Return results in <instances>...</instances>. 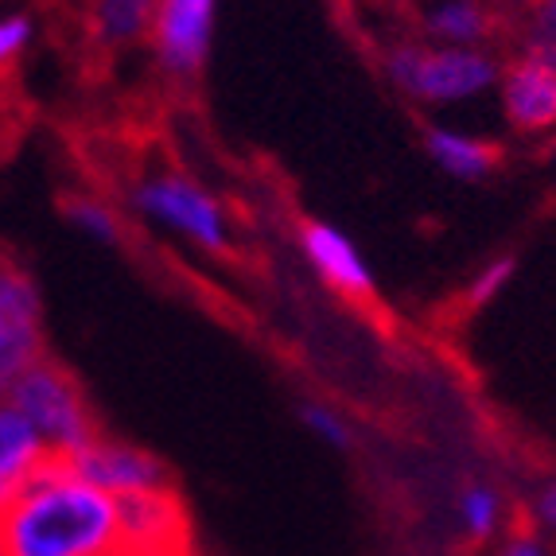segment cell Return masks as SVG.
Returning a JSON list of instances; mask_svg holds the SVG:
<instances>
[{
    "label": "cell",
    "instance_id": "1",
    "mask_svg": "<svg viewBox=\"0 0 556 556\" xmlns=\"http://www.w3.org/2000/svg\"><path fill=\"white\" fill-rule=\"evenodd\" d=\"M0 545L9 556H110L117 553V502L63 459H47L0 510Z\"/></svg>",
    "mask_w": 556,
    "mask_h": 556
},
{
    "label": "cell",
    "instance_id": "2",
    "mask_svg": "<svg viewBox=\"0 0 556 556\" xmlns=\"http://www.w3.org/2000/svg\"><path fill=\"white\" fill-rule=\"evenodd\" d=\"M4 405H12L20 417L28 420L31 432L51 452V459H63V455L78 452L98 437V420H93V408L86 401L83 386L63 362L47 358V354H39L28 370L12 381L9 393H4Z\"/></svg>",
    "mask_w": 556,
    "mask_h": 556
},
{
    "label": "cell",
    "instance_id": "3",
    "mask_svg": "<svg viewBox=\"0 0 556 556\" xmlns=\"http://www.w3.org/2000/svg\"><path fill=\"white\" fill-rule=\"evenodd\" d=\"M386 75L420 105H464L498 86L502 66L482 47H397Z\"/></svg>",
    "mask_w": 556,
    "mask_h": 556
},
{
    "label": "cell",
    "instance_id": "4",
    "mask_svg": "<svg viewBox=\"0 0 556 556\" xmlns=\"http://www.w3.org/2000/svg\"><path fill=\"white\" fill-rule=\"evenodd\" d=\"M132 206L152 226H164L167 233H176L179 241L195 245V250H230V218H226L223 203L206 187H199L195 179L176 176V172H160V176L140 179L132 187Z\"/></svg>",
    "mask_w": 556,
    "mask_h": 556
},
{
    "label": "cell",
    "instance_id": "5",
    "mask_svg": "<svg viewBox=\"0 0 556 556\" xmlns=\"http://www.w3.org/2000/svg\"><path fill=\"white\" fill-rule=\"evenodd\" d=\"M39 354H43L39 285L16 257L0 253V401Z\"/></svg>",
    "mask_w": 556,
    "mask_h": 556
},
{
    "label": "cell",
    "instance_id": "6",
    "mask_svg": "<svg viewBox=\"0 0 556 556\" xmlns=\"http://www.w3.org/2000/svg\"><path fill=\"white\" fill-rule=\"evenodd\" d=\"M63 464L83 482L110 494L113 502L129 498V494L164 491L167 486V467L160 464V455L144 452V447L129 444V440H110L102 432L90 444L78 447V452L63 455Z\"/></svg>",
    "mask_w": 556,
    "mask_h": 556
},
{
    "label": "cell",
    "instance_id": "7",
    "mask_svg": "<svg viewBox=\"0 0 556 556\" xmlns=\"http://www.w3.org/2000/svg\"><path fill=\"white\" fill-rule=\"evenodd\" d=\"M187 548H191L187 514L172 486L117 498V553L187 556Z\"/></svg>",
    "mask_w": 556,
    "mask_h": 556
},
{
    "label": "cell",
    "instance_id": "8",
    "mask_svg": "<svg viewBox=\"0 0 556 556\" xmlns=\"http://www.w3.org/2000/svg\"><path fill=\"white\" fill-rule=\"evenodd\" d=\"M218 0H160L152 20V43L172 75H195L214 39Z\"/></svg>",
    "mask_w": 556,
    "mask_h": 556
},
{
    "label": "cell",
    "instance_id": "9",
    "mask_svg": "<svg viewBox=\"0 0 556 556\" xmlns=\"http://www.w3.org/2000/svg\"><path fill=\"white\" fill-rule=\"evenodd\" d=\"M502 113L518 132L556 129V66L526 55L498 75Z\"/></svg>",
    "mask_w": 556,
    "mask_h": 556
},
{
    "label": "cell",
    "instance_id": "10",
    "mask_svg": "<svg viewBox=\"0 0 556 556\" xmlns=\"http://www.w3.org/2000/svg\"><path fill=\"white\" fill-rule=\"evenodd\" d=\"M300 250H304L307 265L324 277V285H331L343 296H374V269L370 261L362 257V250L354 245L351 233H343L331 223H307L300 230Z\"/></svg>",
    "mask_w": 556,
    "mask_h": 556
},
{
    "label": "cell",
    "instance_id": "11",
    "mask_svg": "<svg viewBox=\"0 0 556 556\" xmlns=\"http://www.w3.org/2000/svg\"><path fill=\"white\" fill-rule=\"evenodd\" d=\"M51 459L43 440L31 432V425L16 408L0 401V510L31 482V475Z\"/></svg>",
    "mask_w": 556,
    "mask_h": 556
},
{
    "label": "cell",
    "instance_id": "12",
    "mask_svg": "<svg viewBox=\"0 0 556 556\" xmlns=\"http://www.w3.org/2000/svg\"><path fill=\"white\" fill-rule=\"evenodd\" d=\"M425 152L432 156V164L444 167L447 176L455 179H482L491 176L494 164H498V149L491 140L452 129V125H432L425 132Z\"/></svg>",
    "mask_w": 556,
    "mask_h": 556
},
{
    "label": "cell",
    "instance_id": "13",
    "mask_svg": "<svg viewBox=\"0 0 556 556\" xmlns=\"http://www.w3.org/2000/svg\"><path fill=\"white\" fill-rule=\"evenodd\" d=\"M428 36L440 47H482L491 36V16L479 0H437L425 20Z\"/></svg>",
    "mask_w": 556,
    "mask_h": 556
},
{
    "label": "cell",
    "instance_id": "14",
    "mask_svg": "<svg viewBox=\"0 0 556 556\" xmlns=\"http://www.w3.org/2000/svg\"><path fill=\"white\" fill-rule=\"evenodd\" d=\"M160 0H98L93 4V31L105 43H129L152 31Z\"/></svg>",
    "mask_w": 556,
    "mask_h": 556
},
{
    "label": "cell",
    "instance_id": "15",
    "mask_svg": "<svg viewBox=\"0 0 556 556\" xmlns=\"http://www.w3.org/2000/svg\"><path fill=\"white\" fill-rule=\"evenodd\" d=\"M459 526L471 541H486L502 529V498L486 482H471L459 494Z\"/></svg>",
    "mask_w": 556,
    "mask_h": 556
},
{
    "label": "cell",
    "instance_id": "16",
    "mask_svg": "<svg viewBox=\"0 0 556 556\" xmlns=\"http://www.w3.org/2000/svg\"><path fill=\"white\" fill-rule=\"evenodd\" d=\"M63 218L75 226L78 233L86 238L102 241V245H113L121 238V223H117V211H113L105 199L98 195H75L63 203Z\"/></svg>",
    "mask_w": 556,
    "mask_h": 556
},
{
    "label": "cell",
    "instance_id": "17",
    "mask_svg": "<svg viewBox=\"0 0 556 556\" xmlns=\"http://www.w3.org/2000/svg\"><path fill=\"white\" fill-rule=\"evenodd\" d=\"M514 257H494V261H486L479 273L471 277V285H467V304L471 307H486V304H494V300L506 292V285L514 280Z\"/></svg>",
    "mask_w": 556,
    "mask_h": 556
},
{
    "label": "cell",
    "instance_id": "18",
    "mask_svg": "<svg viewBox=\"0 0 556 556\" xmlns=\"http://www.w3.org/2000/svg\"><path fill=\"white\" fill-rule=\"evenodd\" d=\"M300 417H304L307 432H312L316 440H324V444H331V447H351V425H346L331 405H324V401H307V405L300 408Z\"/></svg>",
    "mask_w": 556,
    "mask_h": 556
},
{
    "label": "cell",
    "instance_id": "19",
    "mask_svg": "<svg viewBox=\"0 0 556 556\" xmlns=\"http://www.w3.org/2000/svg\"><path fill=\"white\" fill-rule=\"evenodd\" d=\"M529 55L556 66V0H538L533 28H529Z\"/></svg>",
    "mask_w": 556,
    "mask_h": 556
},
{
    "label": "cell",
    "instance_id": "20",
    "mask_svg": "<svg viewBox=\"0 0 556 556\" xmlns=\"http://www.w3.org/2000/svg\"><path fill=\"white\" fill-rule=\"evenodd\" d=\"M31 36H36L31 16H24V12H4V16H0V66H9L16 55H24Z\"/></svg>",
    "mask_w": 556,
    "mask_h": 556
},
{
    "label": "cell",
    "instance_id": "21",
    "mask_svg": "<svg viewBox=\"0 0 556 556\" xmlns=\"http://www.w3.org/2000/svg\"><path fill=\"white\" fill-rule=\"evenodd\" d=\"M538 518H541V526L556 529V479L538 494Z\"/></svg>",
    "mask_w": 556,
    "mask_h": 556
},
{
    "label": "cell",
    "instance_id": "22",
    "mask_svg": "<svg viewBox=\"0 0 556 556\" xmlns=\"http://www.w3.org/2000/svg\"><path fill=\"white\" fill-rule=\"evenodd\" d=\"M502 556H545L538 538H514L510 545L502 548Z\"/></svg>",
    "mask_w": 556,
    "mask_h": 556
},
{
    "label": "cell",
    "instance_id": "23",
    "mask_svg": "<svg viewBox=\"0 0 556 556\" xmlns=\"http://www.w3.org/2000/svg\"><path fill=\"white\" fill-rule=\"evenodd\" d=\"M0 556H9V553H4V545H0Z\"/></svg>",
    "mask_w": 556,
    "mask_h": 556
},
{
    "label": "cell",
    "instance_id": "24",
    "mask_svg": "<svg viewBox=\"0 0 556 556\" xmlns=\"http://www.w3.org/2000/svg\"><path fill=\"white\" fill-rule=\"evenodd\" d=\"M110 556H125V553H110Z\"/></svg>",
    "mask_w": 556,
    "mask_h": 556
}]
</instances>
